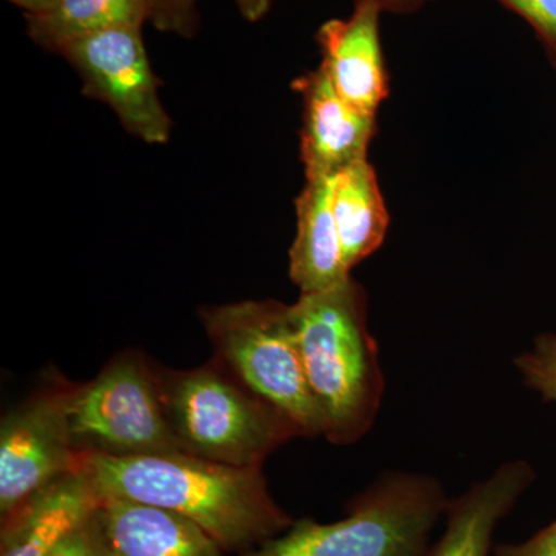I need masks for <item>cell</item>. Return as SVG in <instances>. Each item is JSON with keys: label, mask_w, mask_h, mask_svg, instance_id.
Wrapping results in <instances>:
<instances>
[{"label": "cell", "mask_w": 556, "mask_h": 556, "mask_svg": "<svg viewBox=\"0 0 556 556\" xmlns=\"http://www.w3.org/2000/svg\"><path fill=\"white\" fill-rule=\"evenodd\" d=\"M535 28L556 64V0H497Z\"/></svg>", "instance_id": "d6986e66"}, {"label": "cell", "mask_w": 556, "mask_h": 556, "mask_svg": "<svg viewBox=\"0 0 556 556\" xmlns=\"http://www.w3.org/2000/svg\"><path fill=\"white\" fill-rule=\"evenodd\" d=\"M380 11L371 2L354 3L345 20L325 22L316 40L320 67L346 102L376 115L388 98V75L380 42Z\"/></svg>", "instance_id": "30bf717a"}, {"label": "cell", "mask_w": 556, "mask_h": 556, "mask_svg": "<svg viewBox=\"0 0 556 556\" xmlns=\"http://www.w3.org/2000/svg\"><path fill=\"white\" fill-rule=\"evenodd\" d=\"M79 457V468L101 495L174 511L195 522L228 554L254 551L294 522L270 495L258 467L228 466L188 453Z\"/></svg>", "instance_id": "6da1fadb"}, {"label": "cell", "mask_w": 556, "mask_h": 556, "mask_svg": "<svg viewBox=\"0 0 556 556\" xmlns=\"http://www.w3.org/2000/svg\"><path fill=\"white\" fill-rule=\"evenodd\" d=\"M535 471L526 460L503 464L492 477L475 482L450 501L441 540L427 556H492L497 525L532 485Z\"/></svg>", "instance_id": "7c38bea8"}, {"label": "cell", "mask_w": 556, "mask_h": 556, "mask_svg": "<svg viewBox=\"0 0 556 556\" xmlns=\"http://www.w3.org/2000/svg\"><path fill=\"white\" fill-rule=\"evenodd\" d=\"M84 94L104 102L130 135L148 144H166L172 121L160 100V80L150 67L142 27H116L62 47Z\"/></svg>", "instance_id": "52a82bcc"}, {"label": "cell", "mask_w": 556, "mask_h": 556, "mask_svg": "<svg viewBox=\"0 0 556 556\" xmlns=\"http://www.w3.org/2000/svg\"><path fill=\"white\" fill-rule=\"evenodd\" d=\"M164 412L179 450L236 467H258L299 428L255 396L215 358L192 369L155 365Z\"/></svg>", "instance_id": "3957f363"}, {"label": "cell", "mask_w": 556, "mask_h": 556, "mask_svg": "<svg viewBox=\"0 0 556 556\" xmlns=\"http://www.w3.org/2000/svg\"><path fill=\"white\" fill-rule=\"evenodd\" d=\"M292 89L302 98L300 159L305 178L334 177L351 164L368 159L376 115L343 100L321 67L299 76Z\"/></svg>", "instance_id": "9c48e42d"}, {"label": "cell", "mask_w": 556, "mask_h": 556, "mask_svg": "<svg viewBox=\"0 0 556 556\" xmlns=\"http://www.w3.org/2000/svg\"><path fill=\"white\" fill-rule=\"evenodd\" d=\"M241 16L248 22H258L268 14L276 0H236Z\"/></svg>", "instance_id": "603a6c76"}, {"label": "cell", "mask_w": 556, "mask_h": 556, "mask_svg": "<svg viewBox=\"0 0 556 556\" xmlns=\"http://www.w3.org/2000/svg\"><path fill=\"white\" fill-rule=\"evenodd\" d=\"M295 200L298 233L289 249V277L300 294L338 287L351 277L332 215V177L305 178Z\"/></svg>", "instance_id": "5bb4252c"}, {"label": "cell", "mask_w": 556, "mask_h": 556, "mask_svg": "<svg viewBox=\"0 0 556 556\" xmlns=\"http://www.w3.org/2000/svg\"><path fill=\"white\" fill-rule=\"evenodd\" d=\"M331 204L343 260L353 270L382 247L390 226L378 175L368 159L332 177Z\"/></svg>", "instance_id": "9a60e30c"}, {"label": "cell", "mask_w": 556, "mask_h": 556, "mask_svg": "<svg viewBox=\"0 0 556 556\" xmlns=\"http://www.w3.org/2000/svg\"><path fill=\"white\" fill-rule=\"evenodd\" d=\"M522 382L536 391L543 401L556 405V334L538 336L532 350L519 354L514 361Z\"/></svg>", "instance_id": "e0dca14e"}, {"label": "cell", "mask_w": 556, "mask_h": 556, "mask_svg": "<svg viewBox=\"0 0 556 556\" xmlns=\"http://www.w3.org/2000/svg\"><path fill=\"white\" fill-rule=\"evenodd\" d=\"M64 405L78 455L182 453L164 412L155 364L138 351H123L90 382H65Z\"/></svg>", "instance_id": "8992f818"}, {"label": "cell", "mask_w": 556, "mask_h": 556, "mask_svg": "<svg viewBox=\"0 0 556 556\" xmlns=\"http://www.w3.org/2000/svg\"><path fill=\"white\" fill-rule=\"evenodd\" d=\"M33 42L58 53L62 47L116 27L149 22L148 0H60L42 13L25 14Z\"/></svg>", "instance_id": "2e32d148"}, {"label": "cell", "mask_w": 556, "mask_h": 556, "mask_svg": "<svg viewBox=\"0 0 556 556\" xmlns=\"http://www.w3.org/2000/svg\"><path fill=\"white\" fill-rule=\"evenodd\" d=\"M214 358L263 402L288 417L303 438L324 437L292 327L291 305L244 300L200 309Z\"/></svg>", "instance_id": "5b68a950"}, {"label": "cell", "mask_w": 556, "mask_h": 556, "mask_svg": "<svg viewBox=\"0 0 556 556\" xmlns=\"http://www.w3.org/2000/svg\"><path fill=\"white\" fill-rule=\"evenodd\" d=\"M492 556H556V519L525 543L496 546Z\"/></svg>", "instance_id": "44dd1931"}, {"label": "cell", "mask_w": 556, "mask_h": 556, "mask_svg": "<svg viewBox=\"0 0 556 556\" xmlns=\"http://www.w3.org/2000/svg\"><path fill=\"white\" fill-rule=\"evenodd\" d=\"M51 556H113L98 510L89 521L76 529Z\"/></svg>", "instance_id": "ffe728a7"}, {"label": "cell", "mask_w": 556, "mask_h": 556, "mask_svg": "<svg viewBox=\"0 0 556 556\" xmlns=\"http://www.w3.org/2000/svg\"><path fill=\"white\" fill-rule=\"evenodd\" d=\"M149 22L163 33L193 38L199 31L197 0H148Z\"/></svg>", "instance_id": "ac0fdd59"}, {"label": "cell", "mask_w": 556, "mask_h": 556, "mask_svg": "<svg viewBox=\"0 0 556 556\" xmlns=\"http://www.w3.org/2000/svg\"><path fill=\"white\" fill-rule=\"evenodd\" d=\"M113 556H225L217 541L189 519L126 497L101 495L98 507Z\"/></svg>", "instance_id": "4fadbf2b"}, {"label": "cell", "mask_w": 556, "mask_h": 556, "mask_svg": "<svg viewBox=\"0 0 556 556\" xmlns=\"http://www.w3.org/2000/svg\"><path fill=\"white\" fill-rule=\"evenodd\" d=\"M358 2L375 3L382 13L404 14L422 9L430 0H354V3Z\"/></svg>", "instance_id": "7402d4cb"}, {"label": "cell", "mask_w": 556, "mask_h": 556, "mask_svg": "<svg viewBox=\"0 0 556 556\" xmlns=\"http://www.w3.org/2000/svg\"><path fill=\"white\" fill-rule=\"evenodd\" d=\"M448 504L437 478L391 471L351 500L346 518L328 525L299 519L241 556H427Z\"/></svg>", "instance_id": "277c9868"}, {"label": "cell", "mask_w": 556, "mask_h": 556, "mask_svg": "<svg viewBox=\"0 0 556 556\" xmlns=\"http://www.w3.org/2000/svg\"><path fill=\"white\" fill-rule=\"evenodd\" d=\"M65 380L10 409L0 427V515L9 517L40 490L79 470L64 405Z\"/></svg>", "instance_id": "ba28073f"}, {"label": "cell", "mask_w": 556, "mask_h": 556, "mask_svg": "<svg viewBox=\"0 0 556 556\" xmlns=\"http://www.w3.org/2000/svg\"><path fill=\"white\" fill-rule=\"evenodd\" d=\"M7 2L20 7L21 10H24L25 14H36L51 9L60 0H7Z\"/></svg>", "instance_id": "cb8c5ba5"}, {"label": "cell", "mask_w": 556, "mask_h": 556, "mask_svg": "<svg viewBox=\"0 0 556 556\" xmlns=\"http://www.w3.org/2000/svg\"><path fill=\"white\" fill-rule=\"evenodd\" d=\"M101 503V493L79 468L40 490L2 518L0 556H51Z\"/></svg>", "instance_id": "8fae6325"}, {"label": "cell", "mask_w": 556, "mask_h": 556, "mask_svg": "<svg viewBox=\"0 0 556 556\" xmlns=\"http://www.w3.org/2000/svg\"><path fill=\"white\" fill-rule=\"evenodd\" d=\"M291 318L324 437L334 445L356 444L375 426L386 390L367 291L351 276L338 287L300 294Z\"/></svg>", "instance_id": "7a4b0ae2"}]
</instances>
